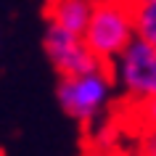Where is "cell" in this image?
Listing matches in <instances>:
<instances>
[{
	"mask_svg": "<svg viewBox=\"0 0 156 156\" xmlns=\"http://www.w3.org/2000/svg\"><path fill=\"white\" fill-rule=\"evenodd\" d=\"M42 3H45V8H48V5H53V3H58V0H42Z\"/></svg>",
	"mask_w": 156,
	"mask_h": 156,
	"instance_id": "cell-10",
	"label": "cell"
},
{
	"mask_svg": "<svg viewBox=\"0 0 156 156\" xmlns=\"http://www.w3.org/2000/svg\"><path fill=\"white\" fill-rule=\"evenodd\" d=\"M135 27H138L140 40H146L148 45L156 48V3L135 8Z\"/></svg>",
	"mask_w": 156,
	"mask_h": 156,
	"instance_id": "cell-6",
	"label": "cell"
},
{
	"mask_svg": "<svg viewBox=\"0 0 156 156\" xmlns=\"http://www.w3.org/2000/svg\"><path fill=\"white\" fill-rule=\"evenodd\" d=\"M42 48H45L50 66L58 72V80L61 77H80V74H90L101 69V61L90 53L82 37L64 32L58 27L48 24L45 37H42Z\"/></svg>",
	"mask_w": 156,
	"mask_h": 156,
	"instance_id": "cell-4",
	"label": "cell"
},
{
	"mask_svg": "<svg viewBox=\"0 0 156 156\" xmlns=\"http://www.w3.org/2000/svg\"><path fill=\"white\" fill-rule=\"evenodd\" d=\"M114 85L132 106L156 98V48L146 40H135L114 64L108 66Z\"/></svg>",
	"mask_w": 156,
	"mask_h": 156,
	"instance_id": "cell-3",
	"label": "cell"
},
{
	"mask_svg": "<svg viewBox=\"0 0 156 156\" xmlns=\"http://www.w3.org/2000/svg\"><path fill=\"white\" fill-rule=\"evenodd\" d=\"M82 40L101 66H111L138 40L135 8L127 0H98Z\"/></svg>",
	"mask_w": 156,
	"mask_h": 156,
	"instance_id": "cell-1",
	"label": "cell"
},
{
	"mask_svg": "<svg viewBox=\"0 0 156 156\" xmlns=\"http://www.w3.org/2000/svg\"><path fill=\"white\" fill-rule=\"evenodd\" d=\"M143 154L146 156H156V140L154 138H148L146 143H143Z\"/></svg>",
	"mask_w": 156,
	"mask_h": 156,
	"instance_id": "cell-8",
	"label": "cell"
},
{
	"mask_svg": "<svg viewBox=\"0 0 156 156\" xmlns=\"http://www.w3.org/2000/svg\"><path fill=\"white\" fill-rule=\"evenodd\" d=\"M132 8H143V5H151V3H156V0H127Z\"/></svg>",
	"mask_w": 156,
	"mask_h": 156,
	"instance_id": "cell-9",
	"label": "cell"
},
{
	"mask_svg": "<svg viewBox=\"0 0 156 156\" xmlns=\"http://www.w3.org/2000/svg\"><path fill=\"white\" fill-rule=\"evenodd\" d=\"M130 156H146V154H143V148H140V151H135V154H130Z\"/></svg>",
	"mask_w": 156,
	"mask_h": 156,
	"instance_id": "cell-11",
	"label": "cell"
},
{
	"mask_svg": "<svg viewBox=\"0 0 156 156\" xmlns=\"http://www.w3.org/2000/svg\"><path fill=\"white\" fill-rule=\"evenodd\" d=\"M138 108V119L143 124V130L148 132V138L156 140V98L154 101H146V103H140Z\"/></svg>",
	"mask_w": 156,
	"mask_h": 156,
	"instance_id": "cell-7",
	"label": "cell"
},
{
	"mask_svg": "<svg viewBox=\"0 0 156 156\" xmlns=\"http://www.w3.org/2000/svg\"><path fill=\"white\" fill-rule=\"evenodd\" d=\"M111 95H114V77L108 66H101L80 77H61L56 87L58 106L80 124L98 122L111 103Z\"/></svg>",
	"mask_w": 156,
	"mask_h": 156,
	"instance_id": "cell-2",
	"label": "cell"
},
{
	"mask_svg": "<svg viewBox=\"0 0 156 156\" xmlns=\"http://www.w3.org/2000/svg\"><path fill=\"white\" fill-rule=\"evenodd\" d=\"M95 3L98 0H58V3H53V5L45 8L48 24L82 37L87 24H90V19H93Z\"/></svg>",
	"mask_w": 156,
	"mask_h": 156,
	"instance_id": "cell-5",
	"label": "cell"
}]
</instances>
